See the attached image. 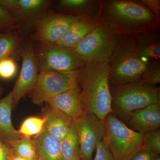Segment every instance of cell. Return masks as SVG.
Returning a JSON list of instances; mask_svg holds the SVG:
<instances>
[{
	"instance_id": "1",
	"label": "cell",
	"mask_w": 160,
	"mask_h": 160,
	"mask_svg": "<svg viewBox=\"0 0 160 160\" xmlns=\"http://www.w3.org/2000/svg\"><path fill=\"white\" fill-rule=\"evenodd\" d=\"M109 74V63H86L80 69L77 82L84 114H93L104 121L112 112Z\"/></svg>"
},
{
	"instance_id": "2",
	"label": "cell",
	"mask_w": 160,
	"mask_h": 160,
	"mask_svg": "<svg viewBox=\"0 0 160 160\" xmlns=\"http://www.w3.org/2000/svg\"><path fill=\"white\" fill-rule=\"evenodd\" d=\"M111 93L112 112L122 119L134 110L160 104L158 89L140 82L115 86Z\"/></svg>"
},
{
	"instance_id": "3",
	"label": "cell",
	"mask_w": 160,
	"mask_h": 160,
	"mask_svg": "<svg viewBox=\"0 0 160 160\" xmlns=\"http://www.w3.org/2000/svg\"><path fill=\"white\" fill-rule=\"evenodd\" d=\"M104 121L106 133L103 141L115 160H129L142 149L143 133L130 129L113 112Z\"/></svg>"
},
{
	"instance_id": "4",
	"label": "cell",
	"mask_w": 160,
	"mask_h": 160,
	"mask_svg": "<svg viewBox=\"0 0 160 160\" xmlns=\"http://www.w3.org/2000/svg\"><path fill=\"white\" fill-rule=\"evenodd\" d=\"M110 60L109 81L115 86L139 82L148 66L132 44L114 48Z\"/></svg>"
},
{
	"instance_id": "5",
	"label": "cell",
	"mask_w": 160,
	"mask_h": 160,
	"mask_svg": "<svg viewBox=\"0 0 160 160\" xmlns=\"http://www.w3.org/2000/svg\"><path fill=\"white\" fill-rule=\"evenodd\" d=\"M115 29L109 24L97 26L72 49L86 63H109L116 46Z\"/></svg>"
},
{
	"instance_id": "6",
	"label": "cell",
	"mask_w": 160,
	"mask_h": 160,
	"mask_svg": "<svg viewBox=\"0 0 160 160\" xmlns=\"http://www.w3.org/2000/svg\"><path fill=\"white\" fill-rule=\"evenodd\" d=\"M79 70L40 72L29 92L32 102L41 106L64 92L79 87L77 78Z\"/></svg>"
},
{
	"instance_id": "7",
	"label": "cell",
	"mask_w": 160,
	"mask_h": 160,
	"mask_svg": "<svg viewBox=\"0 0 160 160\" xmlns=\"http://www.w3.org/2000/svg\"><path fill=\"white\" fill-rule=\"evenodd\" d=\"M109 25L116 27L131 28L150 24L154 15L145 6L132 2L118 1L110 2L105 9Z\"/></svg>"
},
{
	"instance_id": "8",
	"label": "cell",
	"mask_w": 160,
	"mask_h": 160,
	"mask_svg": "<svg viewBox=\"0 0 160 160\" xmlns=\"http://www.w3.org/2000/svg\"><path fill=\"white\" fill-rule=\"evenodd\" d=\"M36 57L40 72L80 70L86 62L72 49L46 45Z\"/></svg>"
},
{
	"instance_id": "9",
	"label": "cell",
	"mask_w": 160,
	"mask_h": 160,
	"mask_svg": "<svg viewBox=\"0 0 160 160\" xmlns=\"http://www.w3.org/2000/svg\"><path fill=\"white\" fill-rule=\"evenodd\" d=\"M74 122L79 142L80 159L92 160L93 152L106 133L104 121L90 113L84 114Z\"/></svg>"
},
{
	"instance_id": "10",
	"label": "cell",
	"mask_w": 160,
	"mask_h": 160,
	"mask_svg": "<svg viewBox=\"0 0 160 160\" xmlns=\"http://www.w3.org/2000/svg\"><path fill=\"white\" fill-rule=\"evenodd\" d=\"M79 18L77 17L49 14L38 18L34 37L46 45H54L66 30Z\"/></svg>"
},
{
	"instance_id": "11",
	"label": "cell",
	"mask_w": 160,
	"mask_h": 160,
	"mask_svg": "<svg viewBox=\"0 0 160 160\" xmlns=\"http://www.w3.org/2000/svg\"><path fill=\"white\" fill-rule=\"evenodd\" d=\"M21 52L22 68L11 91L13 108L17 106L22 98L33 88L39 75L37 61L33 48L30 46H25Z\"/></svg>"
},
{
	"instance_id": "12",
	"label": "cell",
	"mask_w": 160,
	"mask_h": 160,
	"mask_svg": "<svg viewBox=\"0 0 160 160\" xmlns=\"http://www.w3.org/2000/svg\"><path fill=\"white\" fill-rule=\"evenodd\" d=\"M123 120L130 129L143 134L160 129V104L134 110Z\"/></svg>"
},
{
	"instance_id": "13",
	"label": "cell",
	"mask_w": 160,
	"mask_h": 160,
	"mask_svg": "<svg viewBox=\"0 0 160 160\" xmlns=\"http://www.w3.org/2000/svg\"><path fill=\"white\" fill-rule=\"evenodd\" d=\"M50 2L46 0H0V6L15 19L27 21L37 17L46 10Z\"/></svg>"
},
{
	"instance_id": "14",
	"label": "cell",
	"mask_w": 160,
	"mask_h": 160,
	"mask_svg": "<svg viewBox=\"0 0 160 160\" xmlns=\"http://www.w3.org/2000/svg\"><path fill=\"white\" fill-rule=\"evenodd\" d=\"M50 107L62 112L73 121L84 114L82 98L79 87L69 89L47 102Z\"/></svg>"
},
{
	"instance_id": "15",
	"label": "cell",
	"mask_w": 160,
	"mask_h": 160,
	"mask_svg": "<svg viewBox=\"0 0 160 160\" xmlns=\"http://www.w3.org/2000/svg\"><path fill=\"white\" fill-rule=\"evenodd\" d=\"M13 98L11 92L0 99V139L10 145L22 137L12 122Z\"/></svg>"
},
{
	"instance_id": "16",
	"label": "cell",
	"mask_w": 160,
	"mask_h": 160,
	"mask_svg": "<svg viewBox=\"0 0 160 160\" xmlns=\"http://www.w3.org/2000/svg\"><path fill=\"white\" fill-rule=\"evenodd\" d=\"M44 129L59 142L68 132L73 120L60 110L49 106L44 111Z\"/></svg>"
},
{
	"instance_id": "17",
	"label": "cell",
	"mask_w": 160,
	"mask_h": 160,
	"mask_svg": "<svg viewBox=\"0 0 160 160\" xmlns=\"http://www.w3.org/2000/svg\"><path fill=\"white\" fill-rule=\"evenodd\" d=\"M97 26L93 21L79 20L69 27L54 45L73 49Z\"/></svg>"
},
{
	"instance_id": "18",
	"label": "cell",
	"mask_w": 160,
	"mask_h": 160,
	"mask_svg": "<svg viewBox=\"0 0 160 160\" xmlns=\"http://www.w3.org/2000/svg\"><path fill=\"white\" fill-rule=\"evenodd\" d=\"M36 160H62L60 142L44 129L33 140Z\"/></svg>"
},
{
	"instance_id": "19",
	"label": "cell",
	"mask_w": 160,
	"mask_h": 160,
	"mask_svg": "<svg viewBox=\"0 0 160 160\" xmlns=\"http://www.w3.org/2000/svg\"><path fill=\"white\" fill-rule=\"evenodd\" d=\"M60 146L62 160L80 159L79 142L74 121L65 137L60 142Z\"/></svg>"
},
{
	"instance_id": "20",
	"label": "cell",
	"mask_w": 160,
	"mask_h": 160,
	"mask_svg": "<svg viewBox=\"0 0 160 160\" xmlns=\"http://www.w3.org/2000/svg\"><path fill=\"white\" fill-rule=\"evenodd\" d=\"M9 146L14 156L28 160H36L34 143L30 138L22 136Z\"/></svg>"
},
{
	"instance_id": "21",
	"label": "cell",
	"mask_w": 160,
	"mask_h": 160,
	"mask_svg": "<svg viewBox=\"0 0 160 160\" xmlns=\"http://www.w3.org/2000/svg\"><path fill=\"white\" fill-rule=\"evenodd\" d=\"M138 54L142 58L158 59L160 57V44L158 41L149 39H141L131 43Z\"/></svg>"
},
{
	"instance_id": "22",
	"label": "cell",
	"mask_w": 160,
	"mask_h": 160,
	"mask_svg": "<svg viewBox=\"0 0 160 160\" xmlns=\"http://www.w3.org/2000/svg\"><path fill=\"white\" fill-rule=\"evenodd\" d=\"M45 122L44 117H30L23 121L18 131L22 136L25 137L36 136L42 131Z\"/></svg>"
},
{
	"instance_id": "23",
	"label": "cell",
	"mask_w": 160,
	"mask_h": 160,
	"mask_svg": "<svg viewBox=\"0 0 160 160\" xmlns=\"http://www.w3.org/2000/svg\"><path fill=\"white\" fill-rule=\"evenodd\" d=\"M19 42V38L14 35L0 33V60L9 57Z\"/></svg>"
},
{
	"instance_id": "24",
	"label": "cell",
	"mask_w": 160,
	"mask_h": 160,
	"mask_svg": "<svg viewBox=\"0 0 160 160\" xmlns=\"http://www.w3.org/2000/svg\"><path fill=\"white\" fill-rule=\"evenodd\" d=\"M142 149L150 150L155 154L160 152V129H155L143 134Z\"/></svg>"
},
{
	"instance_id": "25",
	"label": "cell",
	"mask_w": 160,
	"mask_h": 160,
	"mask_svg": "<svg viewBox=\"0 0 160 160\" xmlns=\"http://www.w3.org/2000/svg\"><path fill=\"white\" fill-rule=\"evenodd\" d=\"M18 67L16 62L10 57L0 60V78L10 79L16 74Z\"/></svg>"
},
{
	"instance_id": "26",
	"label": "cell",
	"mask_w": 160,
	"mask_h": 160,
	"mask_svg": "<svg viewBox=\"0 0 160 160\" xmlns=\"http://www.w3.org/2000/svg\"><path fill=\"white\" fill-rule=\"evenodd\" d=\"M152 86L160 82V69L159 65L147 66L139 82Z\"/></svg>"
},
{
	"instance_id": "27",
	"label": "cell",
	"mask_w": 160,
	"mask_h": 160,
	"mask_svg": "<svg viewBox=\"0 0 160 160\" xmlns=\"http://www.w3.org/2000/svg\"><path fill=\"white\" fill-rule=\"evenodd\" d=\"M16 20L9 11L0 6V30L9 32L15 27Z\"/></svg>"
},
{
	"instance_id": "28",
	"label": "cell",
	"mask_w": 160,
	"mask_h": 160,
	"mask_svg": "<svg viewBox=\"0 0 160 160\" xmlns=\"http://www.w3.org/2000/svg\"><path fill=\"white\" fill-rule=\"evenodd\" d=\"M93 160H115L103 140L97 144Z\"/></svg>"
},
{
	"instance_id": "29",
	"label": "cell",
	"mask_w": 160,
	"mask_h": 160,
	"mask_svg": "<svg viewBox=\"0 0 160 160\" xmlns=\"http://www.w3.org/2000/svg\"><path fill=\"white\" fill-rule=\"evenodd\" d=\"M90 1L87 0H62L60 6L63 8L69 9H78L84 8L88 6Z\"/></svg>"
},
{
	"instance_id": "30",
	"label": "cell",
	"mask_w": 160,
	"mask_h": 160,
	"mask_svg": "<svg viewBox=\"0 0 160 160\" xmlns=\"http://www.w3.org/2000/svg\"><path fill=\"white\" fill-rule=\"evenodd\" d=\"M158 155L150 150L142 149L135 152L129 160H153Z\"/></svg>"
},
{
	"instance_id": "31",
	"label": "cell",
	"mask_w": 160,
	"mask_h": 160,
	"mask_svg": "<svg viewBox=\"0 0 160 160\" xmlns=\"http://www.w3.org/2000/svg\"><path fill=\"white\" fill-rule=\"evenodd\" d=\"M13 155L11 147L0 139V160H10Z\"/></svg>"
},
{
	"instance_id": "32",
	"label": "cell",
	"mask_w": 160,
	"mask_h": 160,
	"mask_svg": "<svg viewBox=\"0 0 160 160\" xmlns=\"http://www.w3.org/2000/svg\"><path fill=\"white\" fill-rule=\"evenodd\" d=\"M144 5H146L149 9H152L155 13L159 12L160 2L158 0H144L142 1Z\"/></svg>"
},
{
	"instance_id": "33",
	"label": "cell",
	"mask_w": 160,
	"mask_h": 160,
	"mask_svg": "<svg viewBox=\"0 0 160 160\" xmlns=\"http://www.w3.org/2000/svg\"><path fill=\"white\" fill-rule=\"evenodd\" d=\"M10 160H28L24 158L16 156H14L13 155L12 157Z\"/></svg>"
},
{
	"instance_id": "34",
	"label": "cell",
	"mask_w": 160,
	"mask_h": 160,
	"mask_svg": "<svg viewBox=\"0 0 160 160\" xmlns=\"http://www.w3.org/2000/svg\"><path fill=\"white\" fill-rule=\"evenodd\" d=\"M153 160H160V158L158 156H157L156 157L154 158Z\"/></svg>"
},
{
	"instance_id": "35",
	"label": "cell",
	"mask_w": 160,
	"mask_h": 160,
	"mask_svg": "<svg viewBox=\"0 0 160 160\" xmlns=\"http://www.w3.org/2000/svg\"><path fill=\"white\" fill-rule=\"evenodd\" d=\"M3 90L2 89V87L0 86V96L2 94V92Z\"/></svg>"
},
{
	"instance_id": "36",
	"label": "cell",
	"mask_w": 160,
	"mask_h": 160,
	"mask_svg": "<svg viewBox=\"0 0 160 160\" xmlns=\"http://www.w3.org/2000/svg\"><path fill=\"white\" fill-rule=\"evenodd\" d=\"M79 160H81V159Z\"/></svg>"
}]
</instances>
